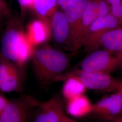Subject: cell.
<instances>
[{"mask_svg": "<svg viewBox=\"0 0 122 122\" xmlns=\"http://www.w3.org/2000/svg\"><path fill=\"white\" fill-rule=\"evenodd\" d=\"M118 92H120L122 94V81H121L120 84L119 86L118 89Z\"/></svg>", "mask_w": 122, "mask_h": 122, "instance_id": "4316f807", "label": "cell"}, {"mask_svg": "<svg viewBox=\"0 0 122 122\" xmlns=\"http://www.w3.org/2000/svg\"><path fill=\"white\" fill-rule=\"evenodd\" d=\"M89 0H74L63 11L69 27V35L66 44L68 48L75 51L82 17Z\"/></svg>", "mask_w": 122, "mask_h": 122, "instance_id": "ba28073f", "label": "cell"}, {"mask_svg": "<svg viewBox=\"0 0 122 122\" xmlns=\"http://www.w3.org/2000/svg\"><path fill=\"white\" fill-rule=\"evenodd\" d=\"M40 102L32 96L24 95L8 99L0 118V122H28Z\"/></svg>", "mask_w": 122, "mask_h": 122, "instance_id": "3957f363", "label": "cell"}, {"mask_svg": "<svg viewBox=\"0 0 122 122\" xmlns=\"http://www.w3.org/2000/svg\"><path fill=\"white\" fill-rule=\"evenodd\" d=\"M64 110L62 99L56 94L48 100L39 103L34 122H61L65 115Z\"/></svg>", "mask_w": 122, "mask_h": 122, "instance_id": "9c48e42d", "label": "cell"}, {"mask_svg": "<svg viewBox=\"0 0 122 122\" xmlns=\"http://www.w3.org/2000/svg\"><path fill=\"white\" fill-rule=\"evenodd\" d=\"M25 33L35 47L45 43L52 36L50 19L38 16L29 23Z\"/></svg>", "mask_w": 122, "mask_h": 122, "instance_id": "8fae6325", "label": "cell"}, {"mask_svg": "<svg viewBox=\"0 0 122 122\" xmlns=\"http://www.w3.org/2000/svg\"><path fill=\"white\" fill-rule=\"evenodd\" d=\"M10 14L9 8L6 2L2 0H0V22L3 17L9 16Z\"/></svg>", "mask_w": 122, "mask_h": 122, "instance_id": "ffe728a7", "label": "cell"}, {"mask_svg": "<svg viewBox=\"0 0 122 122\" xmlns=\"http://www.w3.org/2000/svg\"></svg>", "mask_w": 122, "mask_h": 122, "instance_id": "f1b7e54d", "label": "cell"}, {"mask_svg": "<svg viewBox=\"0 0 122 122\" xmlns=\"http://www.w3.org/2000/svg\"><path fill=\"white\" fill-rule=\"evenodd\" d=\"M22 13L29 9H31L34 0H18Z\"/></svg>", "mask_w": 122, "mask_h": 122, "instance_id": "d6986e66", "label": "cell"}, {"mask_svg": "<svg viewBox=\"0 0 122 122\" xmlns=\"http://www.w3.org/2000/svg\"><path fill=\"white\" fill-rule=\"evenodd\" d=\"M86 57L81 64V70L89 72L109 74L121 66L118 57L106 50H96Z\"/></svg>", "mask_w": 122, "mask_h": 122, "instance_id": "8992f818", "label": "cell"}, {"mask_svg": "<svg viewBox=\"0 0 122 122\" xmlns=\"http://www.w3.org/2000/svg\"><path fill=\"white\" fill-rule=\"evenodd\" d=\"M93 104L85 95L66 101L67 113L75 118H82L92 113Z\"/></svg>", "mask_w": 122, "mask_h": 122, "instance_id": "5bb4252c", "label": "cell"}, {"mask_svg": "<svg viewBox=\"0 0 122 122\" xmlns=\"http://www.w3.org/2000/svg\"><path fill=\"white\" fill-rule=\"evenodd\" d=\"M68 76H73L78 78L87 89L100 92H117L122 81L114 78L107 73L89 72L77 69L65 75H62L58 79L57 81L61 77Z\"/></svg>", "mask_w": 122, "mask_h": 122, "instance_id": "277c9868", "label": "cell"}, {"mask_svg": "<svg viewBox=\"0 0 122 122\" xmlns=\"http://www.w3.org/2000/svg\"><path fill=\"white\" fill-rule=\"evenodd\" d=\"M52 36L57 43H67L69 35V27L63 10H57L50 18Z\"/></svg>", "mask_w": 122, "mask_h": 122, "instance_id": "7c38bea8", "label": "cell"}, {"mask_svg": "<svg viewBox=\"0 0 122 122\" xmlns=\"http://www.w3.org/2000/svg\"><path fill=\"white\" fill-rule=\"evenodd\" d=\"M116 57H118L119 61L120 62V64L121 65V66H122V49L119 52H118V54L116 56Z\"/></svg>", "mask_w": 122, "mask_h": 122, "instance_id": "484cf974", "label": "cell"}, {"mask_svg": "<svg viewBox=\"0 0 122 122\" xmlns=\"http://www.w3.org/2000/svg\"><path fill=\"white\" fill-rule=\"evenodd\" d=\"M63 80L64 81V83L61 93L63 97L66 101L85 95L87 88L78 78L73 76H68L61 77L58 81Z\"/></svg>", "mask_w": 122, "mask_h": 122, "instance_id": "2e32d148", "label": "cell"}, {"mask_svg": "<svg viewBox=\"0 0 122 122\" xmlns=\"http://www.w3.org/2000/svg\"><path fill=\"white\" fill-rule=\"evenodd\" d=\"M97 17L96 0H89L83 12L75 51H76L82 46L88 29Z\"/></svg>", "mask_w": 122, "mask_h": 122, "instance_id": "9a60e30c", "label": "cell"}, {"mask_svg": "<svg viewBox=\"0 0 122 122\" xmlns=\"http://www.w3.org/2000/svg\"><path fill=\"white\" fill-rule=\"evenodd\" d=\"M35 48L28 39L21 20L17 18L10 19L1 41L0 52L23 68L32 58Z\"/></svg>", "mask_w": 122, "mask_h": 122, "instance_id": "6da1fadb", "label": "cell"}, {"mask_svg": "<svg viewBox=\"0 0 122 122\" xmlns=\"http://www.w3.org/2000/svg\"><path fill=\"white\" fill-rule=\"evenodd\" d=\"M100 47L111 52H119L122 49V28L107 31L100 36L96 44V50Z\"/></svg>", "mask_w": 122, "mask_h": 122, "instance_id": "4fadbf2b", "label": "cell"}, {"mask_svg": "<svg viewBox=\"0 0 122 122\" xmlns=\"http://www.w3.org/2000/svg\"><path fill=\"white\" fill-rule=\"evenodd\" d=\"M110 122H122V112L113 121Z\"/></svg>", "mask_w": 122, "mask_h": 122, "instance_id": "d4e9b609", "label": "cell"}, {"mask_svg": "<svg viewBox=\"0 0 122 122\" xmlns=\"http://www.w3.org/2000/svg\"><path fill=\"white\" fill-rule=\"evenodd\" d=\"M31 58L35 76L42 83L57 81L69 64L64 53L49 46L35 47Z\"/></svg>", "mask_w": 122, "mask_h": 122, "instance_id": "7a4b0ae2", "label": "cell"}, {"mask_svg": "<svg viewBox=\"0 0 122 122\" xmlns=\"http://www.w3.org/2000/svg\"><path fill=\"white\" fill-rule=\"evenodd\" d=\"M121 23L111 13L98 17L89 27L82 46L87 52L96 50V44L100 36L107 31L119 27Z\"/></svg>", "mask_w": 122, "mask_h": 122, "instance_id": "52a82bcc", "label": "cell"}, {"mask_svg": "<svg viewBox=\"0 0 122 122\" xmlns=\"http://www.w3.org/2000/svg\"><path fill=\"white\" fill-rule=\"evenodd\" d=\"M107 3L109 5V6L117 4L122 1V0H105Z\"/></svg>", "mask_w": 122, "mask_h": 122, "instance_id": "603a6c76", "label": "cell"}, {"mask_svg": "<svg viewBox=\"0 0 122 122\" xmlns=\"http://www.w3.org/2000/svg\"><path fill=\"white\" fill-rule=\"evenodd\" d=\"M3 0L4 1H5V0Z\"/></svg>", "mask_w": 122, "mask_h": 122, "instance_id": "83f0119b", "label": "cell"}, {"mask_svg": "<svg viewBox=\"0 0 122 122\" xmlns=\"http://www.w3.org/2000/svg\"><path fill=\"white\" fill-rule=\"evenodd\" d=\"M58 8L57 0H34L31 9L37 16L50 19Z\"/></svg>", "mask_w": 122, "mask_h": 122, "instance_id": "e0dca14e", "label": "cell"}, {"mask_svg": "<svg viewBox=\"0 0 122 122\" xmlns=\"http://www.w3.org/2000/svg\"><path fill=\"white\" fill-rule=\"evenodd\" d=\"M22 69L0 52V91L5 93L22 91Z\"/></svg>", "mask_w": 122, "mask_h": 122, "instance_id": "5b68a950", "label": "cell"}, {"mask_svg": "<svg viewBox=\"0 0 122 122\" xmlns=\"http://www.w3.org/2000/svg\"><path fill=\"white\" fill-rule=\"evenodd\" d=\"M8 99L4 96L0 94V118L5 105Z\"/></svg>", "mask_w": 122, "mask_h": 122, "instance_id": "7402d4cb", "label": "cell"}, {"mask_svg": "<svg viewBox=\"0 0 122 122\" xmlns=\"http://www.w3.org/2000/svg\"><path fill=\"white\" fill-rule=\"evenodd\" d=\"M58 7H60L62 10L74 0H57Z\"/></svg>", "mask_w": 122, "mask_h": 122, "instance_id": "44dd1931", "label": "cell"}, {"mask_svg": "<svg viewBox=\"0 0 122 122\" xmlns=\"http://www.w3.org/2000/svg\"><path fill=\"white\" fill-rule=\"evenodd\" d=\"M62 122H76L73 119L71 118L69 116L65 114L62 119Z\"/></svg>", "mask_w": 122, "mask_h": 122, "instance_id": "cb8c5ba5", "label": "cell"}, {"mask_svg": "<svg viewBox=\"0 0 122 122\" xmlns=\"http://www.w3.org/2000/svg\"><path fill=\"white\" fill-rule=\"evenodd\" d=\"M122 112V94L114 92L93 104L91 114L103 120L111 122Z\"/></svg>", "mask_w": 122, "mask_h": 122, "instance_id": "30bf717a", "label": "cell"}, {"mask_svg": "<svg viewBox=\"0 0 122 122\" xmlns=\"http://www.w3.org/2000/svg\"><path fill=\"white\" fill-rule=\"evenodd\" d=\"M110 13L122 23V1L110 6Z\"/></svg>", "mask_w": 122, "mask_h": 122, "instance_id": "ac0fdd59", "label": "cell"}]
</instances>
